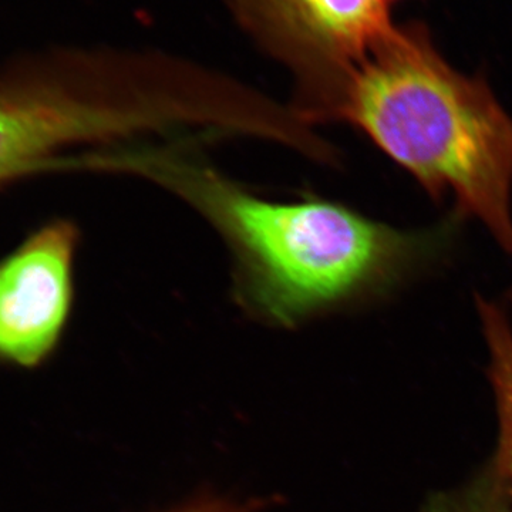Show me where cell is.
Returning a JSON list of instances; mask_svg holds the SVG:
<instances>
[{
  "label": "cell",
  "mask_w": 512,
  "mask_h": 512,
  "mask_svg": "<svg viewBox=\"0 0 512 512\" xmlns=\"http://www.w3.org/2000/svg\"><path fill=\"white\" fill-rule=\"evenodd\" d=\"M86 164L144 178L191 205L227 244L235 301L279 328L389 296L439 261L456 228V217L409 231L325 198L266 200L202 160L188 137L113 144Z\"/></svg>",
  "instance_id": "1"
},
{
  "label": "cell",
  "mask_w": 512,
  "mask_h": 512,
  "mask_svg": "<svg viewBox=\"0 0 512 512\" xmlns=\"http://www.w3.org/2000/svg\"><path fill=\"white\" fill-rule=\"evenodd\" d=\"M359 130L433 200H453L512 255V119L421 28L396 26L339 84L318 123Z\"/></svg>",
  "instance_id": "2"
},
{
  "label": "cell",
  "mask_w": 512,
  "mask_h": 512,
  "mask_svg": "<svg viewBox=\"0 0 512 512\" xmlns=\"http://www.w3.org/2000/svg\"><path fill=\"white\" fill-rule=\"evenodd\" d=\"M187 94L97 89L62 74H35L0 86V180L33 170L79 144L126 143L192 123Z\"/></svg>",
  "instance_id": "3"
},
{
  "label": "cell",
  "mask_w": 512,
  "mask_h": 512,
  "mask_svg": "<svg viewBox=\"0 0 512 512\" xmlns=\"http://www.w3.org/2000/svg\"><path fill=\"white\" fill-rule=\"evenodd\" d=\"M394 0H238L239 10L302 80L296 113L311 121L339 84L396 28Z\"/></svg>",
  "instance_id": "4"
},
{
  "label": "cell",
  "mask_w": 512,
  "mask_h": 512,
  "mask_svg": "<svg viewBox=\"0 0 512 512\" xmlns=\"http://www.w3.org/2000/svg\"><path fill=\"white\" fill-rule=\"evenodd\" d=\"M77 239L55 222L0 264V363L33 369L52 355L72 308Z\"/></svg>",
  "instance_id": "5"
},
{
  "label": "cell",
  "mask_w": 512,
  "mask_h": 512,
  "mask_svg": "<svg viewBox=\"0 0 512 512\" xmlns=\"http://www.w3.org/2000/svg\"><path fill=\"white\" fill-rule=\"evenodd\" d=\"M477 311L488 353L490 382L498 413V446L491 471L512 504V292L507 302L497 303L477 296Z\"/></svg>",
  "instance_id": "6"
},
{
  "label": "cell",
  "mask_w": 512,
  "mask_h": 512,
  "mask_svg": "<svg viewBox=\"0 0 512 512\" xmlns=\"http://www.w3.org/2000/svg\"><path fill=\"white\" fill-rule=\"evenodd\" d=\"M421 512H512V504L503 484L487 468L467 487L434 495Z\"/></svg>",
  "instance_id": "7"
},
{
  "label": "cell",
  "mask_w": 512,
  "mask_h": 512,
  "mask_svg": "<svg viewBox=\"0 0 512 512\" xmlns=\"http://www.w3.org/2000/svg\"><path fill=\"white\" fill-rule=\"evenodd\" d=\"M265 500L235 501L221 497H201L170 512H259Z\"/></svg>",
  "instance_id": "8"
}]
</instances>
